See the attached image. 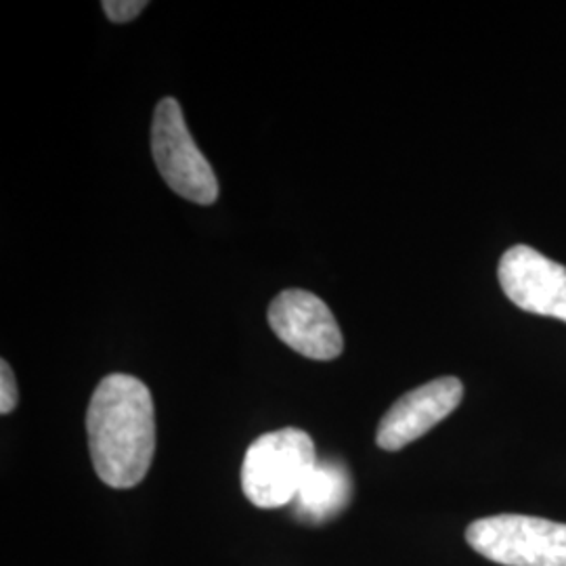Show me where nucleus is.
I'll return each instance as SVG.
<instances>
[{"instance_id": "8", "label": "nucleus", "mask_w": 566, "mask_h": 566, "mask_svg": "<svg viewBox=\"0 0 566 566\" xmlns=\"http://www.w3.org/2000/svg\"><path fill=\"white\" fill-rule=\"evenodd\" d=\"M353 495V479L348 468L338 460H322L304 479L294 497V512L304 523L319 525L348 506Z\"/></svg>"}, {"instance_id": "2", "label": "nucleus", "mask_w": 566, "mask_h": 566, "mask_svg": "<svg viewBox=\"0 0 566 566\" xmlns=\"http://www.w3.org/2000/svg\"><path fill=\"white\" fill-rule=\"evenodd\" d=\"M317 462L315 443L301 428L266 432L243 455V495L264 510L292 504Z\"/></svg>"}, {"instance_id": "5", "label": "nucleus", "mask_w": 566, "mask_h": 566, "mask_svg": "<svg viewBox=\"0 0 566 566\" xmlns=\"http://www.w3.org/2000/svg\"><path fill=\"white\" fill-rule=\"evenodd\" d=\"M275 336L306 359L332 361L343 353L340 325L329 306L306 290H283L269 306Z\"/></svg>"}, {"instance_id": "7", "label": "nucleus", "mask_w": 566, "mask_h": 566, "mask_svg": "<svg viewBox=\"0 0 566 566\" xmlns=\"http://www.w3.org/2000/svg\"><path fill=\"white\" fill-rule=\"evenodd\" d=\"M464 399V385L453 378H437L416 390H409L386 411L376 432V443L385 451H399L424 437Z\"/></svg>"}, {"instance_id": "6", "label": "nucleus", "mask_w": 566, "mask_h": 566, "mask_svg": "<svg viewBox=\"0 0 566 566\" xmlns=\"http://www.w3.org/2000/svg\"><path fill=\"white\" fill-rule=\"evenodd\" d=\"M497 277L507 298L526 313L566 322V266L531 245H514L500 261Z\"/></svg>"}, {"instance_id": "4", "label": "nucleus", "mask_w": 566, "mask_h": 566, "mask_svg": "<svg viewBox=\"0 0 566 566\" xmlns=\"http://www.w3.org/2000/svg\"><path fill=\"white\" fill-rule=\"evenodd\" d=\"M151 154L166 185L185 200L210 206L219 198L214 170L189 135L181 105L172 97L158 103L151 124Z\"/></svg>"}, {"instance_id": "1", "label": "nucleus", "mask_w": 566, "mask_h": 566, "mask_svg": "<svg viewBox=\"0 0 566 566\" xmlns=\"http://www.w3.org/2000/svg\"><path fill=\"white\" fill-rule=\"evenodd\" d=\"M91 460L105 485H139L156 453V411L139 378L112 374L95 388L86 413Z\"/></svg>"}, {"instance_id": "9", "label": "nucleus", "mask_w": 566, "mask_h": 566, "mask_svg": "<svg viewBox=\"0 0 566 566\" xmlns=\"http://www.w3.org/2000/svg\"><path fill=\"white\" fill-rule=\"evenodd\" d=\"M18 399H20V390H18V382L13 376V369L7 361L0 364V413L7 416L18 407Z\"/></svg>"}, {"instance_id": "10", "label": "nucleus", "mask_w": 566, "mask_h": 566, "mask_svg": "<svg viewBox=\"0 0 566 566\" xmlns=\"http://www.w3.org/2000/svg\"><path fill=\"white\" fill-rule=\"evenodd\" d=\"M102 7L105 15L114 23H128L142 13L147 2L145 0H105Z\"/></svg>"}, {"instance_id": "3", "label": "nucleus", "mask_w": 566, "mask_h": 566, "mask_svg": "<svg viewBox=\"0 0 566 566\" xmlns=\"http://www.w3.org/2000/svg\"><path fill=\"white\" fill-rule=\"evenodd\" d=\"M465 542L502 566H566V525L525 514H497L474 521Z\"/></svg>"}]
</instances>
